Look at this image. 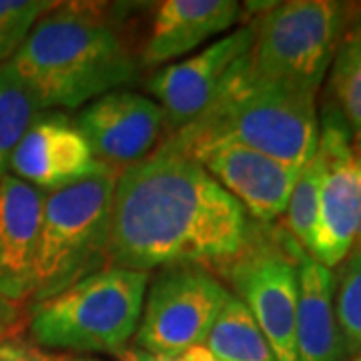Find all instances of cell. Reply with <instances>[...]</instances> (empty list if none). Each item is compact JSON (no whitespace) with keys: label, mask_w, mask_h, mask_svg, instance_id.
I'll return each mask as SVG.
<instances>
[{"label":"cell","mask_w":361,"mask_h":361,"mask_svg":"<svg viewBox=\"0 0 361 361\" xmlns=\"http://www.w3.org/2000/svg\"><path fill=\"white\" fill-rule=\"evenodd\" d=\"M251 219L193 157L159 145L116 175L109 267L221 265L245 245Z\"/></svg>","instance_id":"1"},{"label":"cell","mask_w":361,"mask_h":361,"mask_svg":"<svg viewBox=\"0 0 361 361\" xmlns=\"http://www.w3.org/2000/svg\"><path fill=\"white\" fill-rule=\"evenodd\" d=\"M40 111L78 109L139 75L116 26L99 4L65 2L47 13L8 61Z\"/></svg>","instance_id":"2"},{"label":"cell","mask_w":361,"mask_h":361,"mask_svg":"<svg viewBox=\"0 0 361 361\" xmlns=\"http://www.w3.org/2000/svg\"><path fill=\"white\" fill-rule=\"evenodd\" d=\"M313 92L255 75L247 54L223 80L219 92L185 129L161 145L179 153L231 142L303 169L319 145V115Z\"/></svg>","instance_id":"3"},{"label":"cell","mask_w":361,"mask_h":361,"mask_svg":"<svg viewBox=\"0 0 361 361\" xmlns=\"http://www.w3.org/2000/svg\"><path fill=\"white\" fill-rule=\"evenodd\" d=\"M147 285L145 271L104 267L32 305L30 337L47 351L116 355L135 337Z\"/></svg>","instance_id":"4"},{"label":"cell","mask_w":361,"mask_h":361,"mask_svg":"<svg viewBox=\"0 0 361 361\" xmlns=\"http://www.w3.org/2000/svg\"><path fill=\"white\" fill-rule=\"evenodd\" d=\"M116 171L103 169L47 193L30 301L37 305L109 263Z\"/></svg>","instance_id":"5"},{"label":"cell","mask_w":361,"mask_h":361,"mask_svg":"<svg viewBox=\"0 0 361 361\" xmlns=\"http://www.w3.org/2000/svg\"><path fill=\"white\" fill-rule=\"evenodd\" d=\"M348 2H273L253 20L249 68L261 78L317 94L334 61Z\"/></svg>","instance_id":"6"},{"label":"cell","mask_w":361,"mask_h":361,"mask_svg":"<svg viewBox=\"0 0 361 361\" xmlns=\"http://www.w3.org/2000/svg\"><path fill=\"white\" fill-rule=\"evenodd\" d=\"M305 251L281 225L251 221L241 251L221 263L231 293L269 341L275 361H297L295 319L299 255Z\"/></svg>","instance_id":"7"},{"label":"cell","mask_w":361,"mask_h":361,"mask_svg":"<svg viewBox=\"0 0 361 361\" xmlns=\"http://www.w3.org/2000/svg\"><path fill=\"white\" fill-rule=\"evenodd\" d=\"M227 297L229 289L205 265L163 267L147 285L133 345L177 357L205 343Z\"/></svg>","instance_id":"8"},{"label":"cell","mask_w":361,"mask_h":361,"mask_svg":"<svg viewBox=\"0 0 361 361\" xmlns=\"http://www.w3.org/2000/svg\"><path fill=\"white\" fill-rule=\"evenodd\" d=\"M323 177L317 223L310 253L323 267L336 269L361 245V149L336 104L325 101L319 115Z\"/></svg>","instance_id":"9"},{"label":"cell","mask_w":361,"mask_h":361,"mask_svg":"<svg viewBox=\"0 0 361 361\" xmlns=\"http://www.w3.org/2000/svg\"><path fill=\"white\" fill-rule=\"evenodd\" d=\"M253 20L207 44L193 56L159 68L147 80L153 101L165 113L169 135L185 129L205 111L219 92L233 65L243 59L253 42Z\"/></svg>","instance_id":"10"},{"label":"cell","mask_w":361,"mask_h":361,"mask_svg":"<svg viewBox=\"0 0 361 361\" xmlns=\"http://www.w3.org/2000/svg\"><path fill=\"white\" fill-rule=\"evenodd\" d=\"M94 159L121 173L157 149L165 113L157 101L137 90H111L89 103L75 118Z\"/></svg>","instance_id":"11"},{"label":"cell","mask_w":361,"mask_h":361,"mask_svg":"<svg viewBox=\"0 0 361 361\" xmlns=\"http://www.w3.org/2000/svg\"><path fill=\"white\" fill-rule=\"evenodd\" d=\"M233 199L247 217L263 225L285 215L301 169L241 145L221 142L189 153Z\"/></svg>","instance_id":"12"},{"label":"cell","mask_w":361,"mask_h":361,"mask_svg":"<svg viewBox=\"0 0 361 361\" xmlns=\"http://www.w3.org/2000/svg\"><path fill=\"white\" fill-rule=\"evenodd\" d=\"M103 169L75 121L61 111H40L11 159V175L44 193L65 189Z\"/></svg>","instance_id":"13"},{"label":"cell","mask_w":361,"mask_h":361,"mask_svg":"<svg viewBox=\"0 0 361 361\" xmlns=\"http://www.w3.org/2000/svg\"><path fill=\"white\" fill-rule=\"evenodd\" d=\"M44 197L14 175L0 179V299L13 307L32 295Z\"/></svg>","instance_id":"14"},{"label":"cell","mask_w":361,"mask_h":361,"mask_svg":"<svg viewBox=\"0 0 361 361\" xmlns=\"http://www.w3.org/2000/svg\"><path fill=\"white\" fill-rule=\"evenodd\" d=\"M235 0H165L159 4L141 51L142 66L165 65L207 40L227 32L241 18Z\"/></svg>","instance_id":"15"},{"label":"cell","mask_w":361,"mask_h":361,"mask_svg":"<svg viewBox=\"0 0 361 361\" xmlns=\"http://www.w3.org/2000/svg\"><path fill=\"white\" fill-rule=\"evenodd\" d=\"M297 361H348L336 317V273L307 251L299 255Z\"/></svg>","instance_id":"16"},{"label":"cell","mask_w":361,"mask_h":361,"mask_svg":"<svg viewBox=\"0 0 361 361\" xmlns=\"http://www.w3.org/2000/svg\"><path fill=\"white\" fill-rule=\"evenodd\" d=\"M327 75V101L339 109L355 147L361 149V2H348Z\"/></svg>","instance_id":"17"},{"label":"cell","mask_w":361,"mask_h":361,"mask_svg":"<svg viewBox=\"0 0 361 361\" xmlns=\"http://www.w3.org/2000/svg\"><path fill=\"white\" fill-rule=\"evenodd\" d=\"M205 345L219 361H275L267 337L231 291L207 336Z\"/></svg>","instance_id":"18"},{"label":"cell","mask_w":361,"mask_h":361,"mask_svg":"<svg viewBox=\"0 0 361 361\" xmlns=\"http://www.w3.org/2000/svg\"><path fill=\"white\" fill-rule=\"evenodd\" d=\"M40 109L11 63L0 65V179L11 175V159Z\"/></svg>","instance_id":"19"},{"label":"cell","mask_w":361,"mask_h":361,"mask_svg":"<svg viewBox=\"0 0 361 361\" xmlns=\"http://www.w3.org/2000/svg\"><path fill=\"white\" fill-rule=\"evenodd\" d=\"M323 163L319 153L315 155L305 167L301 169L291 191L289 203L285 209L283 227L305 251H310L315 223H317V209H319V189H322Z\"/></svg>","instance_id":"20"},{"label":"cell","mask_w":361,"mask_h":361,"mask_svg":"<svg viewBox=\"0 0 361 361\" xmlns=\"http://www.w3.org/2000/svg\"><path fill=\"white\" fill-rule=\"evenodd\" d=\"M336 317L351 360L361 353V249L353 251L336 273Z\"/></svg>","instance_id":"21"},{"label":"cell","mask_w":361,"mask_h":361,"mask_svg":"<svg viewBox=\"0 0 361 361\" xmlns=\"http://www.w3.org/2000/svg\"><path fill=\"white\" fill-rule=\"evenodd\" d=\"M56 4L51 0H0V65L13 59L35 25Z\"/></svg>","instance_id":"22"},{"label":"cell","mask_w":361,"mask_h":361,"mask_svg":"<svg viewBox=\"0 0 361 361\" xmlns=\"http://www.w3.org/2000/svg\"><path fill=\"white\" fill-rule=\"evenodd\" d=\"M61 357L25 337H0V361H61Z\"/></svg>","instance_id":"23"},{"label":"cell","mask_w":361,"mask_h":361,"mask_svg":"<svg viewBox=\"0 0 361 361\" xmlns=\"http://www.w3.org/2000/svg\"><path fill=\"white\" fill-rule=\"evenodd\" d=\"M115 357L118 361H179L177 357H169V355L151 353V351H145V349L135 348V345H129V348L121 349Z\"/></svg>","instance_id":"24"},{"label":"cell","mask_w":361,"mask_h":361,"mask_svg":"<svg viewBox=\"0 0 361 361\" xmlns=\"http://www.w3.org/2000/svg\"><path fill=\"white\" fill-rule=\"evenodd\" d=\"M177 360L179 361H219L215 355H213V351L207 348L205 343H201V345H193V348H187L185 351H180L179 355H177Z\"/></svg>","instance_id":"25"},{"label":"cell","mask_w":361,"mask_h":361,"mask_svg":"<svg viewBox=\"0 0 361 361\" xmlns=\"http://www.w3.org/2000/svg\"><path fill=\"white\" fill-rule=\"evenodd\" d=\"M16 311L18 310H8V307H2L0 305V337L6 336L8 327L13 325L16 319Z\"/></svg>","instance_id":"26"},{"label":"cell","mask_w":361,"mask_h":361,"mask_svg":"<svg viewBox=\"0 0 361 361\" xmlns=\"http://www.w3.org/2000/svg\"><path fill=\"white\" fill-rule=\"evenodd\" d=\"M61 361H101V360H97V357H87V355H77V357H61Z\"/></svg>","instance_id":"27"},{"label":"cell","mask_w":361,"mask_h":361,"mask_svg":"<svg viewBox=\"0 0 361 361\" xmlns=\"http://www.w3.org/2000/svg\"><path fill=\"white\" fill-rule=\"evenodd\" d=\"M0 305H2V307H8V310H18V307H13V305H8V303H4L2 299H0Z\"/></svg>","instance_id":"28"},{"label":"cell","mask_w":361,"mask_h":361,"mask_svg":"<svg viewBox=\"0 0 361 361\" xmlns=\"http://www.w3.org/2000/svg\"><path fill=\"white\" fill-rule=\"evenodd\" d=\"M348 361H361V353L360 355H355V357H351V360H348Z\"/></svg>","instance_id":"29"},{"label":"cell","mask_w":361,"mask_h":361,"mask_svg":"<svg viewBox=\"0 0 361 361\" xmlns=\"http://www.w3.org/2000/svg\"><path fill=\"white\" fill-rule=\"evenodd\" d=\"M360 249H361V245H360ZM355 251H357V249H355Z\"/></svg>","instance_id":"30"}]
</instances>
